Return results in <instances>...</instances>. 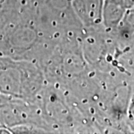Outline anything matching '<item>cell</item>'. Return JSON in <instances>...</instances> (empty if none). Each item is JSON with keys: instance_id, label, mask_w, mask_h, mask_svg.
Returning a JSON list of instances; mask_svg holds the SVG:
<instances>
[{"instance_id": "obj_1", "label": "cell", "mask_w": 134, "mask_h": 134, "mask_svg": "<svg viewBox=\"0 0 134 134\" xmlns=\"http://www.w3.org/2000/svg\"><path fill=\"white\" fill-rule=\"evenodd\" d=\"M0 63V94L8 97H31L42 85L41 73L33 66L15 63Z\"/></svg>"}, {"instance_id": "obj_2", "label": "cell", "mask_w": 134, "mask_h": 134, "mask_svg": "<svg viewBox=\"0 0 134 134\" xmlns=\"http://www.w3.org/2000/svg\"><path fill=\"white\" fill-rule=\"evenodd\" d=\"M104 0H72V6L76 16L89 27L102 22Z\"/></svg>"}, {"instance_id": "obj_3", "label": "cell", "mask_w": 134, "mask_h": 134, "mask_svg": "<svg viewBox=\"0 0 134 134\" xmlns=\"http://www.w3.org/2000/svg\"><path fill=\"white\" fill-rule=\"evenodd\" d=\"M43 1H44V0H43Z\"/></svg>"}]
</instances>
